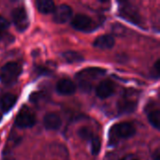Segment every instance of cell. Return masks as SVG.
Here are the masks:
<instances>
[{
    "label": "cell",
    "mask_w": 160,
    "mask_h": 160,
    "mask_svg": "<svg viewBox=\"0 0 160 160\" xmlns=\"http://www.w3.org/2000/svg\"><path fill=\"white\" fill-rule=\"evenodd\" d=\"M136 129L134 126L128 122L114 125L110 130V142L115 144L118 139H128L135 135Z\"/></svg>",
    "instance_id": "6da1fadb"
},
{
    "label": "cell",
    "mask_w": 160,
    "mask_h": 160,
    "mask_svg": "<svg viewBox=\"0 0 160 160\" xmlns=\"http://www.w3.org/2000/svg\"><path fill=\"white\" fill-rule=\"evenodd\" d=\"M120 14L123 18H125L126 20L139 24L142 22V19L141 16L136 8V7L130 5V4H124L122 7H120Z\"/></svg>",
    "instance_id": "52a82bcc"
},
{
    "label": "cell",
    "mask_w": 160,
    "mask_h": 160,
    "mask_svg": "<svg viewBox=\"0 0 160 160\" xmlns=\"http://www.w3.org/2000/svg\"><path fill=\"white\" fill-rule=\"evenodd\" d=\"M114 38L111 35H102L98 37L93 42V46L102 50H108L113 47Z\"/></svg>",
    "instance_id": "4fadbf2b"
},
{
    "label": "cell",
    "mask_w": 160,
    "mask_h": 160,
    "mask_svg": "<svg viewBox=\"0 0 160 160\" xmlns=\"http://www.w3.org/2000/svg\"><path fill=\"white\" fill-rule=\"evenodd\" d=\"M17 100L16 96L12 95V94H6L3 96V98H1L0 101V105H1V110L3 112H8L9 110H11L13 108V106L15 105Z\"/></svg>",
    "instance_id": "5bb4252c"
},
{
    "label": "cell",
    "mask_w": 160,
    "mask_h": 160,
    "mask_svg": "<svg viewBox=\"0 0 160 160\" xmlns=\"http://www.w3.org/2000/svg\"><path fill=\"white\" fill-rule=\"evenodd\" d=\"M122 160H140L137 157L133 156V155H128V156H126Z\"/></svg>",
    "instance_id": "7402d4cb"
},
{
    "label": "cell",
    "mask_w": 160,
    "mask_h": 160,
    "mask_svg": "<svg viewBox=\"0 0 160 160\" xmlns=\"http://www.w3.org/2000/svg\"><path fill=\"white\" fill-rule=\"evenodd\" d=\"M43 124L48 130H57L62 125V120L55 112H49L44 116Z\"/></svg>",
    "instance_id": "7c38bea8"
},
{
    "label": "cell",
    "mask_w": 160,
    "mask_h": 160,
    "mask_svg": "<svg viewBox=\"0 0 160 160\" xmlns=\"http://www.w3.org/2000/svg\"><path fill=\"white\" fill-rule=\"evenodd\" d=\"M9 25V22L3 17L0 15V30H4L6 28H8Z\"/></svg>",
    "instance_id": "44dd1931"
},
{
    "label": "cell",
    "mask_w": 160,
    "mask_h": 160,
    "mask_svg": "<svg viewBox=\"0 0 160 160\" xmlns=\"http://www.w3.org/2000/svg\"><path fill=\"white\" fill-rule=\"evenodd\" d=\"M11 17H12V21H13L15 27L20 32L25 31L27 27L29 26V18L24 8L19 7V8H14L12 10Z\"/></svg>",
    "instance_id": "277c9868"
},
{
    "label": "cell",
    "mask_w": 160,
    "mask_h": 160,
    "mask_svg": "<svg viewBox=\"0 0 160 160\" xmlns=\"http://www.w3.org/2000/svg\"><path fill=\"white\" fill-rule=\"evenodd\" d=\"M15 124L20 128H29L36 124V116L28 107H22L15 119Z\"/></svg>",
    "instance_id": "3957f363"
},
{
    "label": "cell",
    "mask_w": 160,
    "mask_h": 160,
    "mask_svg": "<svg viewBox=\"0 0 160 160\" xmlns=\"http://www.w3.org/2000/svg\"><path fill=\"white\" fill-rule=\"evenodd\" d=\"M78 135L80 138H82V140H85V141H89V140L91 141L94 138L93 131L87 127H83V128H80L78 131Z\"/></svg>",
    "instance_id": "ac0fdd59"
},
{
    "label": "cell",
    "mask_w": 160,
    "mask_h": 160,
    "mask_svg": "<svg viewBox=\"0 0 160 160\" xmlns=\"http://www.w3.org/2000/svg\"><path fill=\"white\" fill-rule=\"evenodd\" d=\"M159 63L160 61L159 60H158V61L155 63V65H154V67H153V69H152V73H153V76H154L155 78H158V77H159Z\"/></svg>",
    "instance_id": "ffe728a7"
},
{
    "label": "cell",
    "mask_w": 160,
    "mask_h": 160,
    "mask_svg": "<svg viewBox=\"0 0 160 160\" xmlns=\"http://www.w3.org/2000/svg\"><path fill=\"white\" fill-rule=\"evenodd\" d=\"M155 159L159 160V149L156 150V154H155Z\"/></svg>",
    "instance_id": "603a6c76"
},
{
    "label": "cell",
    "mask_w": 160,
    "mask_h": 160,
    "mask_svg": "<svg viewBox=\"0 0 160 160\" xmlns=\"http://www.w3.org/2000/svg\"><path fill=\"white\" fill-rule=\"evenodd\" d=\"M56 91L60 95L69 96L76 92V85L75 83L68 80V79H61L56 83Z\"/></svg>",
    "instance_id": "8fae6325"
},
{
    "label": "cell",
    "mask_w": 160,
    "mask_h": 160,
    "mask_svg": "<svg viewBox=\"0 0 160 160\" xmlns=\"http://www.w3.org/2000/svg\"><path fill=\"white\" fill-rule=\"evenodd\" d=\"M71 24L78 31H89L93 28L94 22L89 16L84 14H78L73 18Z\"/></svg>",
    "instance_id": "ba28073f"
},
{
    "label": "cell",
    "mask_w": 160,
    "mask_h": 160,
    "mask_svg": "<svg viewBox=\"0 0 160 160\" xmlns=\"http://www.w3.org/2000/svg\"><path fill=\"white\" fill-rule=\"evenodd\" d=\"M62 57L68 63H77V62H82L83 60V57L82 54H80L77 52H73V51L64 52L62 54Z\"/></svg>",
    "instance_id": "2e32d148"
},
{
    "label": "cell",
    "mask_w": 160,
    "mask_h": 160,
    "mask_svg": "<svg viewBox=\"0 0 160 160\" xmlns=\"http://www.w3.org/2000/svg\"><path fill=\"white\" fill-rule=\"evenodd\" d=\"M2 38V30H0V40Z\"/></svg>",
    "instance_id": "cb8c5ba5"
},
{
    "label": "cell",
    "mask_w": 160,
    "mask_h": 160,
    "mask_svg": "<svg viewBox=\"0 0 160 160\" xmlns=\"http://www.w3.org/2000/svg\"><path fill=\"white\" fill-rule=\"evenodd\" d=\"M101 149V141L98 137H94L91 140V152L93 155L97 156Z\"/></svg>",
    "instance_id": "d6986e66"
},
{
    "label": "cell",
    "mask_w": 160,
    "mask_h": 160,
    "mask_svg": "<svg viewBox=\"0 0 160 160\" xmlns=\"http://www.w3.org/2000/svg\"><path fill=\"white\" fill-rule=\"evenodd\" d=\"M104 73H105L104 69H101L98 68H88L83 69V70L80 71L79 73H77L76 77H77V79L80 80V82H88V80L97 79V78L102 76V74H104Z\"/></svg>",
    "instance_id": "30bf717a"
},
{
    "label": "cell",
    "mask_w": 160,
    "mask_h": 160,
    "mask_svg": "<svg viewBox=\"0 0 160 160\" xmlns=\"http://www.w3.org/2000/svg\"><path fill=\"white\" fill-rule=\"evenodd\" d=\"M22 73V67L16 62H8L1 68L0 80L6 85L14 84Z\"/></svg>",
    "instance_id": "7a4b0ae2"
},
{
    "label": "cell",
    "mask_w": 160,
    "mask_h": 160,
    "mask_svg": "<svg viewBox=\"0 0 160 160\" xmlns=\"http://www.w3.org/2000/svg\"><path fill=\"white\" fill-rule=\"evenodd\" d=\"M114 83L110 80H105L98 85L96 89V94L99 98L105 99L110 98L114 93Z\"/></svg>",
    "instance_id": "9c48e42d"
},
{
    "label": "cell",
    "mask_w": 160,
    "mask_h": 160,
    "mask_svg": "<svg viewBox=\"0 0 160 160\" xmlns=\"http://www.w3.org/2000/svg\"><path fill=\"white\" fill-rule=\"evenodd\" d=\"M36 5L38 11L43 14L53 12L55 9V5L52 0H38L36 2Z\"/></svg>",
    "instance_id": "9a60e30c"
},
{
    "label": "cell",
    "mask_w": 160,
    "mask_h": 160,
    "mask_svg": "<svg viewBox=\"0 0 160 160\" xmlns=\"http://www.w3.org/2000/svg\"><path fill=\"white\" fill-rule=\"evenodd\" d=\"M72 17V8L68 5L62 4L55 8L53 11L52 20L56 23H65Z\"/></svg>",
    "instance_id": "5b68a950"
},
{
    "label": "cell",
    "mask_w": 160,
    "mask_h": 160,
    "mask_svg": "<svg viewBox=\"0 0 160 160\" xmlns=\"http://www.w3.org/2000/svg\"><path fill=\"white\" fill-rule=\"evenodd\" d=\"M137 107V100L132 97L131 93L124 95L118 102V111L121 113H131Z\"/></svg>",
    "instance_id": "8992f818"
},
{
    "label": "cell",
    "mask_w": 160,
    "mask_h": 160,
    "mask_svg": "<svg viewBox=\"0 0 160 160\" xmlns=\"http://www.w3.org/2000/svg\"><path fill=\"white\" fill-rule=\"evenodd\" d=\"M148 120L150 124L157 129H159L160 128V112L159 110H154L149 112L148 114Z\"/></svg>",
    "instance_id": "e0dca14e"
}]
</instances>
